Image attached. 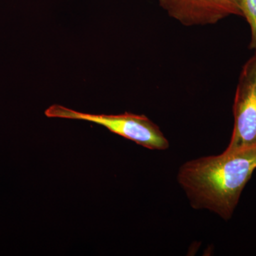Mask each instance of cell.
Instances as JSON below:
<instances>
[{
    "instance_id": "obj_1",
    "label": "cell",
    "mask_w": 256,
    "mask_h": 256,
    "mask_svg": "<svg viewBox=\"0 0 256 256\" xmlns=\"http://www.w3.org/2000/svg\"><path fill=\"white\" fill-rule=\"evenodd\" d=\"M256 169L254 146L188 162L178 178L194 208L210 210L228 220Z\"/></svg>"
},
{
    "instance_id": "obj_2",
    "label": "cell",
    "mask_w": 256,
    "mask_h": 256,
    "mask_svg": "<svg viewBox=\"0 0 256 256\" xmlns=\"http://www.w3.org/2000/svg\"><path fill=\"white\" fill-rule=\"evenodd\" d=\"M45 114L48 118L88 121L107 128L110 132L154 150L169 148L168 139L160 128L144 114L124 112L119 114H90L78 112L65 106H50Z\"/></svg>"
},
{
    "instance_id": "obj_3",
    "label": "cell",
    "mask_w": 256,
    "mask_h": 256,
    "mask_svg": "<svg viewBox=\"0 0 256 256\" xmlns=\"http://www.w3.org/2000/svg\"><path fill=\"white\" fill-rule=\"evenodd\" d=\"M234 129L225 151L256 146V50L242 66L233 105Z\"/></svg>"
},
{
    "instance_id": "obj_4",
    "label": "cell",
    "mask_w": 256,
    "mask_h": 256,
    "mask_svg": "<svg viewBox=\"0 0 256 256\" xmlns=\"http://www.w3.org/2000/svg\"><path fill=\"white\" fill-rule=\"evenodd\" d=\"M170 18L186 26L215 24L233 15L242 16V0H158Z\"/></svg>"
},
{
    "instance_id": "obj_5",
    "label": "cell",
    "mask_w": 256,
    "mask_h": 256,
    "mask_svg": "<svg viewBox=\"0 0 256 256\" xmlns=\"http://www.w3.org/2000/svg\"><path fill=\"white\" fill-rule=\"evenodd\" d=\"M242 16L246 20L250 28L249 48L256 50V0H242Z\"/></svg>"
}]
</instances>
